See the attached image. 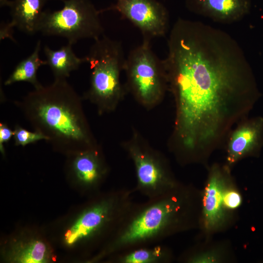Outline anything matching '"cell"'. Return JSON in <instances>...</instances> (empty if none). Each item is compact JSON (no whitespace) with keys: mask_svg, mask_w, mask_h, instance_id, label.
<instances>
[{"mask_svg":"<svg viewBox=\"0 0 263 263\" xmlns=\"http://www.w3.org/2000/svg\"><path fill=\"white\" fill-rule=\"evenodd\" d=\"M168 46L163 62L176 104V127L201 139L225 135L258 97L241 46L222 30L181 18L170 31Z\"/></svg>","mask_w":263,"mask_h":263,"instance_id":"cell-1","label":"cell"},{"mask_svg":"<svg viewBox=\"0 0 263 263\" xmlns=\"http://www.w3.org/2000/svg\"><path fill=\"white\" fill-rule=\"evenodd\" d=\"M13 132L15 145L17 146L24 147L40 140H47L46 137L43 134L35 131L30 132L18 124L15 126Z\"/></svg>","mask_w":263,"mask_h":263,"instance_id":"cell-19","label":"cell"},{"mask_svg":"<svg viewBox=\"0 0 263 263\" xmlns=\"http://www.w3.org/2000/svg\"><path fill=\"white\" fill-rule=\"evenodd\" d=\"M189 195L179 186L159 196L137 203L112 238L88 263H97L118 253L151 245L185 226Z\"/></svg>","mask_w":263,"mask_h":263,"instance_id":"cell-3","label":"cell"},{"mask_svg":"<svg viewBox=\"0 0 263 263\" xmlns=\"http://www.w3.org/2000/svg\"><path fill=\"white\" fill-rule=\"evenodd\" d=\"M150 40L143 38L142 43L130 52L124 65L130 89L147 105L158 101L168 84L163 60L152 51Z\"/></svg>","mask_w":263,"mask_h":263,"instance_id":"cell-7","label":"cell"},{"mask_svg":"<svg viewBox=\"0 0 263 263\" xmlns=\"http://www.w3.org/2000/svg\"><path fill=\"white\" fill-rule=\"evenodd\" d=\"M13 131L6 123H0V151L2 156L5 155L4 144L10 141L11 137L13 136Z\"/></svg>","mask_w":263,"mask_h":263,"instance_id":"cell-21","label":"cell"},{"mask_svg":"<svg viewBox=\"0 0 263 263\" xmlns=\"http://www.w3.org/2000/svg\"><path fill=\"white\" fill-rule=\"evenodd\" d=\"M3 253L6 261L13 263H47L54 258L47 244L34 237L12 240Z\"/></svg>","mask_w":263,"mask_h":263,"instance_id":"cell-14","label":"cell"},{"mask_svg":"<svg viewBox=\"0 0 263 263\" xmlns=\"http://www.w3.org/2000/svg\"><path fill=\"white\" fill-rule=\"evenodd\" d=\"M133 188H120L98 194L77 215L64 232L63 241L72 247L103 246L114 235L137 202Z\"/></svg>","mask_w":263,"mask_h":263,"instance_id":"cell-4","label":"cell"},{"mask_svg":"<svg viewBox=\"0 0 263 263\" xmlns=\"http://www.w3.org/2000/svg\"><path fill=\"white\" fill-rule=\"evenodd\" d=\"M225 171L217 165L213 166L210 170L203 199L204 222L207 230L217 229L225 221L223 195L226 188V176Z\"/></svg>","mask_w":263,"mask_h":263,"instance_id":"cell-12","label":"cell"},{"mask_svg":"<svg viewBox=\"0 0 263 263\" xmlns=\"http://www.w3.org/2000/svg\"><path fill=\"white\" fill-rule=\"evenodd\" d=\"M67 156L66 171L68 177L85 191H96L109 171L99 147L97 146Z\"/></svg>","mask_w":263,"mask_h":263,"instance_id":"cell-10","label":"cell"},{"mask_svg":"<svg viewBox=\"0 0 263 263\" xmlns=\"http://www.w3.org/2000/svg\"><path fill=\"white\" fill-rule=\"evenodd\" d=\"M241 202V197L236 191L226 188L223 195V204L225 208H236L240 206Z\"/></svg>","mask_w":263,"mask_h":263,"instance_id":"cell-20","label":"cell"},{"mask_svg":"<svg viewBox=\"0 0 263 263\" xmlns=\"http://www.w3.org/2000/svg\"><path fill=\"white\" fill-rule=\"evenodd\" d=\"M218 260V256L213 252L199 254L188 258L186 261L191 263H213Z\"/></svg>","mask_w":263,"mask_h":263,"instance_id":"cell-22","label":"cell"},{"mask_svg":"<svg viewBox=\"0 0 263 263\" xmlns=\"http://www.w3.org/2000/svg\"><path fill=\"white\" fill-rule=\"evenodd\" d=\"M185 2L189 11L224 23L241 19L251 6V0H185Z\"/></svg>","mask_w":263,"mask_h":263,"instance_id":"cell-13","label":"cell"},{"mask_svg":"<svg viewBox=\"0 0 263 263\" xmlns=\"http://www.w3.org/2000/svg\"><path fill=\"white\" fill-rule=\"evenodd\" d=\"M227 137V160L233 164L253 153L263 144V118L246 117L239 122Z\"/></svg>","mask_w":263,"mask_h":263,"instance_id":"cell-11","label":"cell"},{"mask_svg":"<svg viewBox=\"0 0 263 263\" xmlns=\"http://www.w3.org/2000/svg\"><path fill=\"white\" fill-rule=\"evenodd\" d=\"M47 0H8L6 6L10 8L12 19L8 26L11 29L17 27L28 35L34 34L38 32V24Z\"/></svg>","mask_w":263,"mask_h":263,"instance_id":"cell-15","label":"cell"},{"mask_svg":"<svg viewBox=\"0 0 263 263\" xmlns=\"http://www.w3.org/2000/svg\"><path fill=\"white\" fill-rule=\"evenodd\" d=\"M99 11L118 12L141 31L144 39L164 37L168 30L169 12L158 0H116L114 4Z\"/></svg>","mask_w":263,"mask_h":263,"instance_id":"cell-9","label":"cell"},{"mask_svg":"<svg viewBox=\"0 0 263 263\" xmlns=\"http://www.w3.org/2000/svg\"><path fill=\"white\" fill-rule=\"evenodd\" d=\"M128 152L135 170L134 192L151 199L179 187L167 162L159 154L136 144L130 145Z\"/></svg>","mask_w":263,"mask_h":263,"instance_id":"cell-8","label":"cell"},{"mask_svg":"<svg viewBox=\"0 0 263 263\" xmlns=\"http://www.w3.org/2000/svg\"><path fill=\"white\" fill-rule=\"evenodd\" d=\"M72 44L68 43L57 50L48 46L44 48L47 64L50 68L55 79H65L72 72L78 69L81 64L87 62L86 56L80 58L72 49Z\"/></svg>","mask_w":263,"mask_h":263,"instance_id":"cell-16","label":"cell"},{"mask_svg":"<svg viewBox=\"0 0 263 263\" xmlns=\"http://www.w3.org/2000/svg\"><path fill=\"white\" fill-rule=\"evenodd\" d=\"M61 0L63 6L61 9L43 11L38 32L65 38L72 45L81 39L95 40L103 35L100 11L90 0Z\"/></svg>","mask_w":263,"mask_h":263,"instance_id":"cell-6","label":"cell"},{"mask_svg":"<svg viewBox=\"0 0 263 263\" xmlns=\"http://www.w3.org/2000/svg\"><path fill=\"white\" fill-rule=\"evenodd\" d=\"M171 257L168 247L157 244L126 250L105 261L108 263H166L170 261Z\"/></svg>","mask_w":263,"mask_h":263,"instance_id":"cell-17","label":"cell"},{"mask_svg":"<svg viewBox=\"0 0 263 263\" xmlns=\"http://www.w3.org/2000/svg\"><path fill=\"white\" fill-rule=\"evenodd\" d=\"M35 132L46 137L53 149L68 156L97 146L81 98L65 79H55L15 101Z\"/></svg>","mask_w":263,"mask_h":263,"instance_id":"cell-2","label":"cell"},{"mask_svg":"<svg viewBox=\"0 0 263 263\" xmlns=\"http://www.w3.org/2000/svg\"><path fill=\"white\" fill-rule=\"evenodd\" d=\"M41 41L38 40L33 52L27 57L20 61L5 81L4 85L8 86L18 82H27L38 89L42 85L38 81L37 73L39 68L47 64L46 60H41L39 56Z\"/></svg>","mask_w":263,"mask_h":263,"instance_id":"cell-18","label":"cell"},{"mask_svg":"<svg viewBox=\"0 0 263 263\" xmlns=\"http://www.w3.org/2000/svg\"><path fill=\"white\" fill-rule=\"evenodd\" d=\"M9 0H0V6H6L7 3Z\"/></svg>","mask_w":263,"mask_h":263,"instance_id":"cell-23","label":"cell"},{"mask_svg":"<svg viewBox=\"0 0 263 263\" xmlns=\"http://www.w3.org/2000/svg\"><path fill=\"white\" fill-rule=\"evenodd\" d=\"M94 41L86 56L91 75L85 97L102 113L112 110L123 94L120 75L126 58L119 41L104 35Z\"/></svg>","mask_w":263,"mask_h":263,"instance_id":"cell-5","label":"cell"}]
</instances>
